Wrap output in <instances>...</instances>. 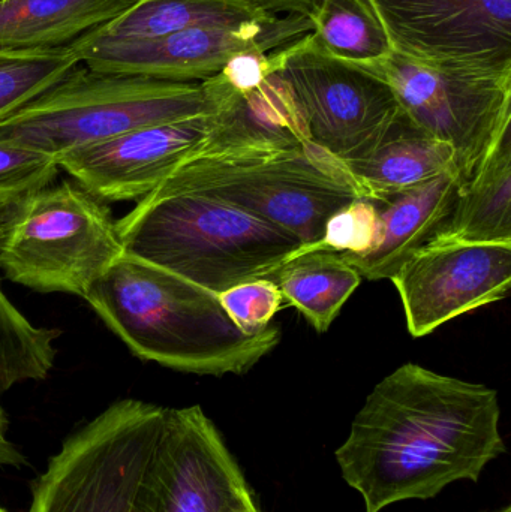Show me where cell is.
Here are the masks:
<instances>
[{"instance_id":"32","label":"cell","mask_w":511,"mask_h":512,"mask_svg":"<svg viewBox=\"0 0 511 512\" xmlns=\"http://www.w3.org/2000/svg\"><path fill=\"white\" fill-rule=\"evenodd\" d=\"M500 512H511V508L510 507H506V508H504L503 511H500Z\"/></svg>"},{"instance_id":"26","label":"cell","mask_w":511,"mask_h":512,"mask_svg":"<svg viewBox=\"0 0 511 512\" xmlns=\"http://www.w3.org/2000/svg\"><path fill=\"white\" fill-rule=\"evenodd\" d=\"M218 297L234 324L248 334L261 333L269 328L273 316L284 304L278 285L269 277L239 283Z\"/></svg>"},{"instance_id":"21","label":"cell","mask_w":511,"mask_h":512,"mask_svg":"<svg viewBox=\"0 0 511 512\" xmlns=\"http://www.w3.org/2000/svg\"><path fill=\"white\" fill-rule=\"evenodd\" d=\"M269 279L318 333H326L362 276L335 252H309L288 259Z\"/></svg>"},{"instance_id":"10","label":"cell","mask_w":511,"mask_h":512,"mask_svg":"<svg viewBox=\"0 0 511 512\" xmlns=\"http://www.w3.org/2000/svg\"><path fill=\"white\" fill-rule=\"evenodd\" d=\"M308 15H278L239 26H203L156 38L75 39L81 63L95 72L135 75L170 83H203L243 53H270L314 32Z\"/></svg>"},{"instance_id":"23","label":"cell","mask_w":511,"mask_h":512,"mask_svg":"<svg viewBox=\"0 0 511 512\" xmlns=\"http://www.w3.org/2000/svg\"><path fill=\"white\" fill-rule=\"evenodd\" d=\"M60 336L57 328L35 327L0 289V396L20 382L47 378Z\"/></svg>"},{"instance_id":"14","label":"cell","mask_w":511,"mask_h":512,"mask_svg":"<svg viewBox=\"0 0 511 512\" xmlns=\"http://www.w3.org/2000/svg\"><path fill=\"white\" fill-rule=\"evenodd\" d=\"M213 113L159 123L56 156L80 188L101 201H140L177 165L206 149Z\"/></svg>"},{"instance_id":"19","label":"cell","mask_w":511,"mask_h":512,"mask_svg":"<svg viewBox=\"0 0 511 512\" xmlns=\"http://www.w3.org/2000/svg\"><path fill=\"white\" fill-rule=\"evenodd\" d=\"M432 240L511 245L510 131L459 188L452 213Z\"/></svg>"},{"instance_id":"25","label":"cell","mask_w":511,"mask_h":512,"mask_svg":"<svg viewBox=\"0 0 511 512\" xmlns=\"http://www.w3.org/2000/svg\"><path fill=\"white\" fill-rule=\"evenodd\" d=\"M378 212L371 198H359L329 219L323 239L309 248L299 249L296 255L309 252H336V254H362L377 242ZM293 256V258H294Z\"/></svg>"},{"instance_id":"22","label":"cell","mask_w":511,"mask_h":512,"mask_svg":"<svg viewBox=\"0 0 511 512\" xmlns=\"http://www.w3.org/2000/svg\"><path fill=\"white\" fill-rule=\"evenodd\" d=\"M312 21L311 44L345 65L368 69L392 51L363 0H320Z\"/></svg>"},{"instance_id":"2","label":"cell","mask_w":511,"mask_h":512,"mask_svg":"<svg viewBox=\"0 0 511 512\" xmlns=\"http://www.w3.org/2000/svg\"><path fill=\"white\" fill-rule=\"evenodd\" d=\"M83 298L132 354L177 372L242 375L281 340L273 325L245 333L218 294L129 254L120 256Z\"/></svg>"},{"instance_id":"28","label":"cell","mask_w":511,"mask_h":512,"mask_svg":"<svg viewBox=\"0 0 511 512\" xmlns=\"http://www.w3.org/2000/svg\"><path fill=\"white\" fill-rule=\"evenodd\" d=\"M33 194H35V192H33ZM30 195L32 194L0 197V249L5 245L12 228L20 221Z\"/></svg>"},{"instance_id":"3","label":"cell","mask_w":511,"mask_h":512,"mask_svg":"<svg viewBox=\"0 0 511 512\" xmlns=\"http://www.w3.org/2000/svg\"><path fill=\"white\" fill-rule=\"evenodd\" d=\"M116 227L125 254L218 295L239 283L269 277L302 246L236 204L168 179Z\"/></svg>"},{"instance_id":"5","label":"cell","mask_w":511,"mask_h":512,"mask_svg":"<svg viewBox=\"0 0 511 512\" xmlns=\"http://www.w3.org/2000/svg\"><path fill=\"white\" fill-rule=\"evenodd\" d=\"M212 113L201 83L104 74L77 66L0 122V138L56 156L117 135Z\"/></svg>"},{"instance_id":"30","label":"cell","mask_w":511,"mask_h":512,"mask_svg":"<svg viewBox=\"0 0 511 512\" xmlns=\"http://www.w3.org/2000/svg\"><path fill=\"white\" fill-rule=\"evenodd\" d=\"M24 457L21 456L20 451L8 441L6 438V420L5 414H0V466H15L20 468L24 465Z\"/></svg>"},{"instance_id":"29","label":"cell","mask_w":511,"mask_h":512,"mask_svg":"<svg viewBox=\"0 0 511 512\" xmlns=\"http://www.w3.org/2000/svg\"><path fill=\"white\" fill-rule=\"evenodd\" d=\"M276 15L300 14L314 17L320 0H251Z\"/></svg>"},{"instance_id":"20","label":"cell","mask_w":511,"mask_h":512,"mask_svg":"<svg viewBox=\"0 0 511 512\" xmlns=\"http://www.w3.org/2000/svg\"><path fill=\"white\" fill-rule=\"evenodd\" d=\"M278 17L251 0H134L123 14L93 36L156 38L203 26H239Z\"/></svg>"},{"instance_id":"12","label":"cell","mask_w":511,"mask_h":512,"mask_svg":"<svg viewBox=\"0 0 511 512\" xmlns=\"http://www.w3.org/2000/svg\"><path fill=\"white\" fill-rule=\"evenodd\" d=\"M390 280L401 297L408 331L419 339L509 295L511 245L431 240Z\"/></svg>"},{"instance_id":"4","label":"cell","mask_w":511,"mask_h":512,"mask_svg":"<svg viewBox=\"0 0 511 512\" xmlns=\"http://www.w3.org/2000/svg\"><path fill=\"white\" fill-rule=\"evenodd\" d=\"M165 179L236 204L290 234L300 249L323 239L336 212L366 198L347 165L312 141L203 149Z\"/></svg>"},{"instance_id":"11","label":"cell","mask_w":511,"mask_h":512,"mask_svg":"<svg viewBox=\"0 0 511 512\" xmlns=\"http://www.w3.org/2000/svg\"><path fill=\"white\" fill-rule=\"evenodd\" d=\"M248 483L200 406L165 408L129 512H230Z\"/></svg>"},{"instance_id":"33","label":"cell","mask_w":511,"mask_h":512,"mask_svg":"<svg viewBox=\"0 0 511 512\" xmlns=\"http://www.w3.org/2000/svg\"><path fill=\"white\" fill-rule=\"evenodd\" d=\"M0 512H6V511H5V510H3V508H2V507H0Z\"/></svg>"},{"instance_id":"6","label":"cell","mask_w":511,"mask_h":512,"mask_svg":"<svg viewBox=\"0 0 511 512\" xmlns=\"http://www.w3.org/2000/svg\"><path fill=\"white\" fill-rule=\"evenodd\" d=\"M363 71L392 89L408 122L452 147L462 185L510 131L511 60H422L390 51Z\"/></svg>"},{"instance_id":"24","label":"cell","mask_w":511,"mask_h":512,"mask_svg":"<svg viewBox=\"0 0 511 512\" xmlns=\"http://www.w3.org/2000/svg\"><path fill=\"white\" fill-rule=\"evenodd\" d=\"M81 65L74 42L42 50L0 48V122Z\"/></svg>"},{"instance_id":"9","label":"cell","mask_w":511,"mask_h":512,"mask_svg":"<svg viewBox=\"0 0 511 512\" xmlns=\"http://www.w3.org/2000/svg\"><path fill=\"white\" fill-rule=\"evenodd\" d=\"M309 35L282 51L276 74L290 87L312 143L344 164L360 161L386 138L401 108L380 77L326 56Z\"/></svg>"},{"instance_id":"31","label":"cell","mask_w":511,"mask_h":512,"mask_svg":"<svg viewBox=\"0 0 511 512\" xmlns=\"http://www.w3.org/2000/svg\"><path fill=\"white\" fill-rule=\"evenodd\" d=\"M230 512H261V510L258 508V505L255 504L252 495H249L246 496L242 502H239Z\"/></svg>"},{"instance_id":"13","label":"cell","mask_w":511,"mask_h":512,"mask_svg":"<svg viewBox=\"0 0 511 512\" xmlns=\"http://www.w3.org/2000/svg\"><path fill=\"white\" fill-rule=\"evenodd\" d=\"M395 53L511 60V0H363Z\"/></svg>"},{"instance_id":"17","label":"cell","mask_w":511,"mask_h":512,"mask_svg":"<svg viewBox=\"0 0 511 512\" xmlns=\"http://www.w3.org/2000/svg\"><path fill=\"white\" fill-rule=\"evenodd\" d=\"M345 165L366 198L398 194L449 171L458 174L452 147L420 131L402 114L371 155Z\"/></svg>"},{"instance_id":"18","label":"cell","mask_w":511,"mask_h":512,"mask_svg":"<svg viewBox=\"0 0 511 512\" xmlns=\"http://www.w3.org/2000/svg\"><path fill=\"white\" fill-rule=\"evenodd\" d=\"M134 0H0V48L71 44L126 11Z\"/></svg>"},{"instance_id":"16","label":"cell","mask_w":511,"mask_h":512,"mask_svg":"<svg viewBox=\"0 0 511 512\" xmlns=\"http://www.w3.org/2000/svg\"><path fill=\"white\" fill-rule=\"evenodd\" d=\"M201 84L215 117L206 149L287 147L311 141L290 87L276 72L243 92L228 87L218 75Z\"/></svg>"},{"instance_id":"1","label":"cell","mask_w":511,"mask_h":512,"mask_svg":"<svg viewBox=\"0 0 511 512\" xmlns=\"http://www.w3.org/2000/svg\"><path fill=\"white\" fill-rule=\"evenodd\" d=\"M497 391L408 363L375 385L336 451L366 512L479 480L506 451Z\"/></svg>"},{"instance_id":"27","label":"cell","mask_w":511,"mask_h":512,"mask_svg":"<svg viewBox=\"0 0 511 512\" xmlns=\"http://www.w3.org/2000/svg\"><path fill=\"white\" fill-rule=\"evenodd\" d=\"M57 170L54 156L0 138V197L33 194L51 185Z\"/></svg>"},{"instance_id":"15","label":"cell","mask_w":511,"mask_h":512,"mask_svg":"<svg viewBox=\"0 0 511 512\" xmlns=\"http://www.w3.org/2000/svg\"><path fill=\"white\" fill-rule=\"evenodd\" d=\"M461 185L458 174L449 171L416 188L371 198L380 222L377 242L368 252L338 255L356 268L362 279H390L441 230L452 213Z\"/></svg>"},{"instance_id":"7","label":"cell","mask_w":511,"mask_h":512,"mask_svg":"<svg viewBox=\"0 0 511 512\" xmlns=\"http://www.w3.org/2000/svg\"><path fill=\"white\" fill-rule=\"evenodd\" d=\"M123 254L104 201L63 182L30 195L0 249V268L11 282L35 291L84 297Z\"/></svg>"},{"instance_id":"8","label":"cell","mask_w":511,"mask_h":512,"mask_svg":"<svg viewBox=\"0 0 511 512\" xmlns=\"http://www.w3.org/2000/svg\"><path fill=\"white\" fill-rule=\"evenodd\" d=\"M164 411L134 399L108 406L51 457L29 512H129Z\"/></svg>"}]
</instances>
